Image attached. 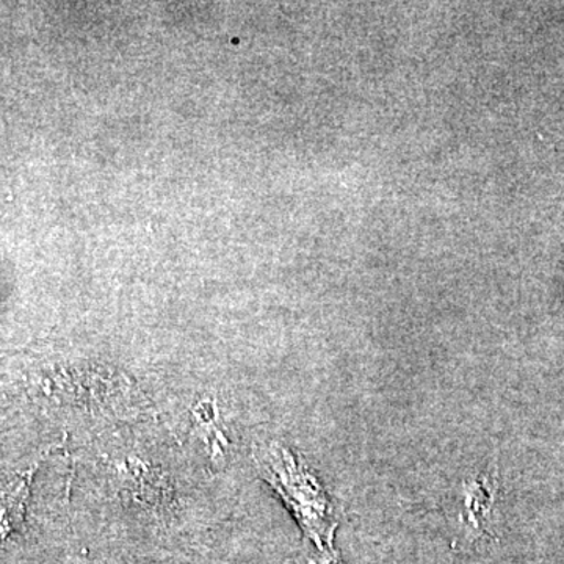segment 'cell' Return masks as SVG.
<instances>
[{
	"mask_svg": "<svg viewBox=\"0 0 564 564\" xmlns=\"http://www.w3.org/2000/svg\"><path fill=\"white\" fill-rule=\"evenodd\" d=\"M306 564H340L336 552H318V555L311 556Z\"/></svg>",
	"mask_w": 564,
	"mask_h": 564,
	"instance_id": "cell-2",
	"label": "cell"
},
{
	"mask_svg": "<svg viewBox=\"0 0 564 564\" xmlns=\"http://www.w3.org/2000/svg\"><path fill=\"white\" fill-rule=\"evenodd\" d=\"M254 463L267 484L273 486L302 525L318 552H333L337 521L336 507L315 475L299 456L280 443L256 447Z\"/></svg>",
	"mask_w": 564,
	"mask_h": 564,
	"instance_id": "cell-1",
	"label": "cell"
}]
</instances>
